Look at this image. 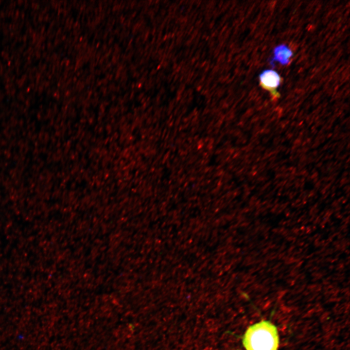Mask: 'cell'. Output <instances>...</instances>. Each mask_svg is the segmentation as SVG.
<instances>
[{"label": "cell", "instance_id": "1", "mask_svg": "<svg viewBox=\"0 0 350 350\" xmlns=\"http://www.w3.org/2000/svg\"><path fill=\"white\" fill-rule=\"evenodd\" d=\"M242 342L246 350H277L279 344L277 328L269 321L256 323L246 330Z\"/></svg>", "mask_w": 350, "mask_h": 350}, {"label": "cell", "instance_id": "2", "mask_svg": "<svg viewBox=\"0 0 350 350\" xmlns=\"http://www.w3.org/2000/svg\"><path fill=\"white\" fill-rule=\"evenodd\" d=\"M259 79L261 86L269 91L273 98L280 96L277 89L280 84L281 77L277 71L273 70H264L259 75Z\"/></svg>", "mask_w": 350, "mask_h": 350}, {"label": "cell", "instance_id": "3", "mask_svg": "<svg viewBox=\"0 0 350 350\" xmlns=\"http://www.w3.org/2000/svg\"><path fill=\"white\" fill-rule=\"evenodd\" d=\"M273 52V57L269 61V64L272 68L275 67V61L279 62L282 66L288 65L290 62V58L293 55L292 51L284 44H280L275 47Z\"/></svg>", "mask_w": 350, "mask_h": 350}]
</instances>
